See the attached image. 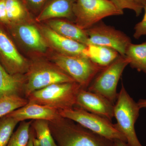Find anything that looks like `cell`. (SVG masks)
Instances as JSON below:
<instances>
[{"mask_svg":"<svg viewBox=\"0 0 146 146\" xmlns=\"http://www.w3.org/2000/svg\"><path fill=\"white\" fill-rule=\"evenodd\" d=\"M58 112L62 117L72 120L100 136L113 141L119 139L127 143L124 135L118 130L115 124L106 118L78 106L58 110Z\"/></svg>","mask_w":146,"mask_h":146,"instance_id":"obj_6","label":"cell"},{"mask_svg":"<svg viewBox=\"0 0 146 146\" xmlns=\"http://www.w3.org/2000/svg\"><path fill=\"white\" fill-rule=\"evenodd\" d=\"M48 27L58 34L87 46L89 39L84 30L69 21L52 19L48 22Z\"/></svg>","mask_w":146,"mask_h":146,"instance_id":"obj_17","label":"cell"},{"mask_svg":"<svg viewBox=\"0 0 146 146\" xmlns=\"http://www.w3.org/2000/svg\"><path fill=\"white\" fill-rule=\"evenodd\" d=\"M31 126L35 132L34 146H58L52 134L48 121L33 120Z\"/></svg>","mask_w":146,"mask_h":146,"instance_id":"obj_19","label":"cell"},{"mask_svg":"<svg viewBox=\"0 0 146 146\" xmlns=\"http://www.w3.org/2000/svg\"><path fill=\"white\" fill-rule=\"evenodd\" d=\"M141 108L128 94L123 84L114 105L115 124L117 129L125 136L129 146H143L136 136L135 124Z\"/></svg>","mask_w":146,"mask_h":146,"instance_id":"obj_3","label":"cell"},{"mask_svg":"<svg viewBox=\"0 0 146 146\" xmlns=\"http://www.w3.org/2000/svg\"><path fill=\"white\" fill-rule=\"evenodd\" d=\"M85 31L89 39L88 45L109 47L122 56H125L127 48L131 43L125 33L102 21Z\"/></svg>","mask_w":146,"mask_h":146,"instance_id":"obj_9","label":"cell"},{"mask_svg":"<svg viewBox=\"0 0 146 146\" xmlns=\"http://www.w3.org/2000/svg\"><path fill=\"white\" fill-rule=\"evenodd\" d=\"M52 60L84 89H87L96 76L104 68L83 56L58 53L53 56Z\"/></svg>","mask_w":146,"mask_h":146,"instance_id":"obj_5","label":"cell"},{"mask_svg":"<svg viewBox=\"0 0 146 146\" xmlns=\"http://www.w3.org/2000/svg\"><path fill=\"white\" fill-rule=\"evenodd\" d=\"M51 132L58 146H115L114 141L60 116L49 121Z\"/></svg>","mask_w":146,"mask_h":146,"instance_id":"obj_1","label":"cell"},{"mask_svg":"<svg viewBox=\"0 0 146 146\" xmlns=\"http://www.w3.org/2000/svg\"><path fill=\"white\" fill-rule=\"evenodd\" d=\"M143 9L145 13L143 19L134 27V33L133 36L136 39H138L142 36L146 35V5Z\"/></svg>","mask_w":146,"mask_h":146,"instance_id":"obj_26","label":"cell"},{"mask_svg":"<svg viewBox=\"0 0 146 146\" xmlns=\"http://www.w3.org/2000/svg\"><path fill=\"white\" fill-rule=\"evenodd\" d=\"M5 5L9 22L8 25L21 23L28 17L26 7L22 0H5Z\"/></svg>","mask_w":146,"mask_h":146,"instance_id":"obj_21","label":"cell"},{"mask_svg":"<svg viewBox=\"0 0 146 146\" xmlns=\"http://www.w3.org/2000/svg\"><path fill=\"white\" fill-rule=\"evenodd\" d=\"M28 102L27 99L18 96H7L0 98V118L23 107Z\"/></svg>","mask_w":146,"mask_h":146,"instance_id":"obj_23","label":"cell"},{"mask_svg":"<svg viewBox=\"0 0 146 146\" xmlns=\"http://www.w3.org/2000/svg\"><path fill=\"white\" fill-rule=\"evenodd\" d=\"M125 56L129 60L131 68L146 73V42L138 44L131 43Z\"/></svg>","mask_w":146,"mask_h":146,"instance_id":"obj_20","label":"cell"},{"mask_svg":"<svg viewBox=\"0 0 146 146\" xmlns=\"http://www.w3.org/2000/svg\"><path fill=\"white\" fill-rule=\"evenodd\" d=\"M42 29V34L46 42L56 50L58 53L85 56L84 52L86 46L85 45L58 34L49 27H43Z\"/></svg>","mask_w":146,"mask_h":146,"instance_id":"obj_14","label":"cell"},{"mask_svg":"<svg viewBox=\"0 0 146 146\" xmlns=\"http://www.w3.org/2000/svg\"><path fill=\"white\" fill-rule=\"evenodd\" d=\"M0 63L11 74H26L30 64L18 51L16 45L0 23Z\"/></svg>","mask_w":146,"mask_h":146,"instance_id":"obj_10","label":"cell"},{"mask_svg":"<svg viewBox=\"0 0 146 146\" xmlns=\"http://www.w3.org/2000/svg\"><path fill=\"white\" fill-rule=\"evenodd\" d=\"M76 106L112 121L114 117V104L99 94L81 88L76 97Z\"/></svg>","mask_w":146,"mask_h":146,"instance_id":"obj_11","label":"cell"},{"mask_svg":"<svg viewBox=\"0 0 146 146\" xmlns=\"http://www.w3.org/2000/svg\"><path fill=\"white\" fill-rule=\"evenodd\" d=\"M0 23L5 26L9 24L6 8L5 0H0Z\"/></svg>","mask_w":146,"mask_h":146,"instance_id":"obj_27","label":"cell"},{"mask_svg":"<svg viewBox=\"0 0 146 146\" xmlns=\"http://www.w3.org/2000/svg\"><path fill=\"white\" fill-rule=\"evenodd\" d=\"M18 123L8 115L0 118V146L7 145Z\"/></svg>","mask_w":146,"mask_h":146,"instance_id":"obj_24","label":"cell"},{"mask_svg":"<svg viewBox=\"0 0 146 146\" xmlns=\"http://www.w3.org/2000/svg\"><path fill=\"white\" fill-rule=\"evenodd\" d=\"M35 137V132L34 129L32 127L31 125V127L30 129V136L29 140L27 146H34V142L33 140Z\"/></svg>","mask_w":146,"mask_h":146,"instance_id":"obj_29","label":"cell"},{"mask_svg":"<svg viewBox=\"0 0 146 146\" xmlns=\"http://www.w3.org/2000/svg\"><path fill=\"white\" fill-rule=\"evenodd\" d=\"M25 97L54 84L74 82L70 76L54 64L38 62L31 64L26 74Z\"/></svg>","mask_w":146,"mask_h":146,"instance_id":"obj_7","label":"cell"},{"mask_svg":"<svg viewBox=\"0 0 146 146\" xmlns=\"http://www.w3.org/2000/svg\"><path fill=\"white\" fill-rule=\"evenodd\" d=\"M32 121L21 122L18 128L11 135L7 146H27L29 140Z\"/></svg>","mask_w":146,"mask_h":146,"instance_id":"obj_22","label":"cell"},{"mask_svg":"<svg viewBox=\"0 0 146 146\" xmlns=\"http://www.w3.org/2000/svg\"><path fill=\"white\" fill-rule=\"evenodd\" d=\"M84 54L94 63L103 67L110 65L120 55L111 48L94 44L86 46Z\"/></svg>","mask_w":146,"mask_h":146,"instance_id":"obj_18","label":"cell"},{"mask_svg":"<svg viewBox=\"0 0 146 146\" xmlns=\"http://www.w3.org/2000/svg\"><path fill=\"white\" fill-rule=\"evenodd\" d=\"M32 10H40L45 4L46 0H22Z\"/></svg>","mask_w":146,"mask_h":146,"instance_id":"obj_28","label":"cell"},{"mask_svg":"<svg viewBox=\"0 0 146 146\" xmlns=\"http://www.w3.org/2000/svg\"><path fill=\"white\" fill-rule=\"evenodd\" d=\"M119 10L123 11L125 9L133 11L136 16L142 13L143 8L138 5L135 0H110Z\"/></svg>","mask_w":146,"mask_h":146,"instance_id":"obj_25","label":"cell"},{"mask_svg":"<svg viewBox=\"0 0 146 146\" xmlns=\"http://www.w3.org/2000/svg\"><path fill=\"white\" fill-rule=\"evenodd\" d=\"M25 74H11L0 63V98L12 96L25 98Z\"/></svg>","mask_w":146,"mask_h":146,"instance_id":"obj_16","label":"cell"},{"mask_svg":"<svg viewBox=\"0 0 146 146\" xmlns=\"http://www.w3.org/2000/svg\"><path fill=\"white\" fill-rule=\"evenodd\" d=\"M138 106L140 108H146V100L141 99L139 100L137 103Z\"/></svg>","mask_w":146,"mask_h":146,"instance_id":"obj_31","label":"cell"},{"mask_svg":"<svg viewBox=\"0 0 146 146\" xmlns=\"http://www.w3.org/2000/svg\"><path fill=\"white\" fill-rule=\"evenodd\" d=\"M74 0H50L36 18L37 22L57 18L74 19L73 4Z\"/></svg>","mask_w":146,"mask_h":146,"instance_id":"obj_15","label":"cell"},{"mask_svg":"<svg viewBox=\"0 0 146 146\" xmlns=\"http://www.w3.org/2000/svg\"><path fill=\"white\" fill-rule=\"evenodd\" d=\"M115 146H129L127 143L119 139L114 140Z\"/></svg>","mask_w":146,"mask_h":146,"instance_id":"obj_30","label":"cell"},{"mask_svg":"<svg viewBox=\"0 0 146 146\" xmlns=\"http://www.w3.org/2000/svg\"><path fill=\"white\" fill-rule=\"evenodd\" d=\"M5 27L14 38L30 49L41 52L46 50L47 42L38 29L33 25L21 23Z\"/></svg>","mask_w":146,"mask_h":146,"instance_id":"obj_12","label":"cell"},{"mask_svg":"<svg viewBox=\"0 0 146 146\" xmlns=\"http://www.w3.org/2000/svg\"><path fill=\"white\" fill-rule=\"evenodd\" d=\"M73 10L76 25L84 30L106 17L124 13L110 0H74Z\"/></svg>","mask_w":146,"mask_h":146,"instance_id":"obj_4","label":"cell"},{"mask_svg":"<svg viewBox=\"0 0 146 146\" xmlns=\"http://www.w3.org/2000/svg\"><path fill=\"white\" fill-rule=\"evenodd\" d=\"M7 115L14 118L19 122L27 120H42L51 121L60 116L57 110L31 102H28L26 105Z\"/></svg>","mask_w":146,"mask_h":146,"instance_id":"obj_13","label":"cell"},{"mask_svg":"<svg viewBox=\"0 0 146 146\" xmlns=\"http://www.w3.org/2000/svg\"><path fill=\"white\" fill-rule=\"evenodd\" d=\"M137 3L141 7H143L146 5V0H135Z\"/></svg>","mask_w":146,"mask_h":146,"instance_id":"obj_32","label":"cell"},{"mask_svg":"<svg viewBox=\"0 0 146 146\" xmlns=\"http://www.w3.org/2000/svg\"><path fill=\"white\" fill-rule=\"evenodd\" d=\"M75 82L54 84L32 93L29 102L52 108L57 110L70 109L76 106V97L81 89Z\"/></svg>","mask_w":146,"mask_h":146,"instance_id":"obj_2","label":"cell"},{"mask_svg":"<svg viewBox=\"0 0 146 146\" xmlns=\"http://www.w3.org/2000/svg\"><path fill=\"white\" fill-rule=\"evenodd\" d=\"M129 64V60L125 56L120 55L98 74L87 90L99 94L115 105L118 97V82L124 70Z\"/></svg>","mask_w":146,"mask_h":146,"instance_id":"obj_8","label":"cell"}]
</instances>
